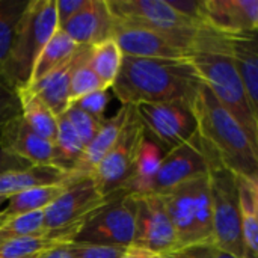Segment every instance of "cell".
<instances>
[{"instance_id": "obj_1", "label": "cell", "mask_w": 258, "mask_h": 258, "mask_svg": "<svg viewBox=\"0 0 258 258\" xmlns=\"http://www.w3.org/2000/svg\"><path fill=\"white\" fill-rule=\"evenodd\" d=\"M203 85L189 60L122 56L112 89L122 106L166 101L194 104Z\"/></svg>"}, {"instance_id": "obj_2", "label": "cell", "mask_w": 258, "mask_h": 258, "mask_svg": "<svg viewBox=\"0 0 258 258\" xmlns=\"http://www.w3.org/2000/svg\"><path fill=\"white\" fill-rule=\"evenodd\" d=\"M194 112L198 124V141L206 154L209 171L213 166H224L234 175L258 178V145L219 104L206 85L194 101Z\"/></svg>"}, {"instance_id": "obj_3", "label": "cell", "mask_w": 258, "mask_h": 258, "mask_svg": "<svg viewBox=\"0 0 258 258\" xmlns=\"http://www.w3.org/2000/svg\"><path fill=\"white\" fill-rule=\"evenodd\" d=\"M56 30V0H29L3 70V79L17 91L29 85L35 62Z\"/></svg>"}, {"instance_id": "obj_4", "label": "cell", "mask_w": 258, "mask_h": 258, "mask_svg": "<svg viewBox=\"0 0 258 258\" xmlns=\"http://www.w3.org/2000/svg\"><path fill=\"white\" fill-rule=\"evenodd\" d=\"M177 234L178 249L213 245L209 178L201 177L159 194Z\"/></svg>"}, {"instance_id": "obj_5", "label": "cell", "mask_w": 258, "mask_h": 258, "mask_svg": "<svg viewBox=\"0 0 258 258\" xmlns=\"http://www.w3.org/2000/svg\"><path fill=\"white\" fill-rule=\"evenodd\" d=\"M187 60L219 104L242 125L251 141L258 145V116L248 103L246 92L230 54L203 51L194 53Z\"/></svg>"}, {"instance_id": "obj_6", "label": "cell", "mask_w": 258, "mask_h": 258, "mask_svg": "<svg viewBox=\"0 0 258 258\" xmlns=\"http://www.w3.org/2000/svg\"><path fill=\"white\" fill-rule=\"evenodd\" d=\"M136 197L121 190L110 195L77 230L71 242L130 248L135 237Z\"/></svg>"}, {"instance_id": "obj_7", "label": "cell", "mask_w": 258, "mask_h": 258, "mask_svg": "<svg viewBox=\"0 0 258 258\" xmlns=\"http://www.w3.org/2000/svg\"><path fill=\"white\" fill-rule=\"evenodd\" d=\"M107 200L91 177L67 183L62 195L44 210V233L71 242L79 227Z\"/></svg>"}, {"instance_id": "obj_8", "label": "cell", "mask_w": 258, "mask_h": 258, "mask_svg": "<svg viewBox=\"0 0 258 258\" xmlns=\"http://www.w3.org/2000/svg\"><path fill=\"white\" fill-rule=\"evenodd\" d=\"M207 178L212 203L213 246L237 258H245L236 175L224 166H213Z\"/></svg>"}, {"instance_id": "obj_9", "label": "cell", "mask_w": 258, "mask_h": 258, "mask_svg": "<svg viewBox=\"0 0 258 258\" xmlns=\"http://www.w3.org/2000/svg\"><path fill=\"white\" fill-rule=\"evenodd\" d=\"M142 138L144 127L136 115L135 106H130L127 119L115 144L91 175L103 197H110L124 190L133 174Z\"/></svg>"}, {"instance_id": "obj_10", "label": "cell", "mask_w": 258, "mask_h": 258, "mask_svg": "<svg viewBox=\"0 0 258 258\" xmlns=\"http://www.w3.org/2000/svg\"><path fill=\"white\" fill-rule=\"evenodd\" d=\"M136 115L145 130L168 153L190 142L198 133L194 104L186 101L136 104Z\"/></svg>"}, {"instance_id": "obj_11", "label": "cell", "mask_w": 258, "mask_h": 258, "mask_svg": "<svg viewBox=\"0 0 258 258\" xmlns=\"http://www.w3.org/2000/svg\"><path fill=\"white\" fill-rule=\"evenodd\" d=\"M113 23L168 33H187L203 29L175 11L168 0H107Z\"/></svg>"}, {"instance_id": "obj_12", "label": "cell", "mask_w": 258, "mask_h": 258, "mask_svg": "<svg viewBox=\"0 0 258 258\" xmlns=\"http://www.w3.org/2000/svg\"><path fill=\"white\" fill-rule=\"evenodd\" d=\"M132 246L159 255H166L178 249L174 225L159 195L136 197L135 237Z\"/></svg>"}, {"instance_id": "obj_13", "label": "cell", "mask_w": 258, "mask_h": 258, "mask_svg": "<svg viewBox=\"0 0 258 258\" xmlns=\"http://www.w3.org/2000/svg\"><path fill=\"white\" fill-rule=\"evenodd\" d=\"M207 175L209 163L197 135L190 142L183 144L165 154L153 178L148 195H159L178 184Z\"/></svg>"}, {"instance_id": "obj_14", "label": "cell", "mask_w": 258, "mask_h": 258, "mask_svg": "<svg viewBox=\"0 0 258 258\" xmlns=\"http://www.w3.org/2000/svg\"><path fill=\"white\" fill-rule=\"evenodd\" d=\"M0 148L33 166H53L59 169L54 144L30 130L21 116L11 121L2 130Z\"/></svg>"}, {"instance_id": "obj_15", "label": "cell", "mask_w": 258, "mask_h": 258, "mask_svg": "<svg viewBox=\"0 0 258 258\" xmlns=\"http://www.w3.org/2000/svg\"><path fill=\"white\" fill-rule=\"evenodd\" d=\"M59 29L77 45L94 47L103 41L112 39L115 23L107 0H86L85 6Z\"/></svg>"}, {"instance_id": "obj_16", "label": "cell", "mask_w": 258, "mask_h": 258, "mask_svg": "<svg viewBox=\"0 0 258 258\" xmlns=\"http://www.w3.org/2000/svg\"><path fill=\"white\" fill-rule=\"evenodd\" d=\"M209 27L222 35L257 33V0H204Z\"/></svg>"}, {"instance_id": "obj_17", "label": "cell", "mask_w": 258, "mask_h": 258, "mask_svg": "<svg viewBox=\"0 0 258 258\" xmlns=\"http://www.w3.org/2000/svg\"><path fill=\"white\" fill-rule=\"evenodd\" d=\"M230 57L243 85L248 103L258 116V39L257 33L228 36Z\"/></svg>"}, {"instance_id": "obj_18", "label": "cell", "mask_w": 258, "mask_h": 258, "mask_svg": "<svg viewBox=\"0 0 258 258\" xmlns=\"http://www.w3.org/2000/svg\"><path fill=\"white\" fill-rule=\"evenodd\" d=\"M128 109H130V106H121V109L112 118L106 119L101 124L98 133L85 147V151H83L80 160L73 168V171L68 174L67 183L92 175L94 169L98 166V163L104 159V156L107 154L110 147L115 144V141H116V138H118V135H119V132H121L125 119H127Z\"/></svg>"}, {"instance_id": "obj_19", "label": "cell", "mask_w": 258, "mask_h": 258, "mask_svg": "<svg viewBox=\"0 0 258 258\" xmlns=\"http://www.w3.org/2000/svg\"><path fill=\"white\" fill-rule=\"evenodd\" d=\"M245 258H258V178L236 175Z\"/></svg>"}, {"instance_id": "obj_20", "label": "cell", "mask_w": 258, "mask_h": 258, "mask_svg": "<svg viewBox=\"0 0 258 258\" xmlns=\"http://www.w3.org/2000/svg\"><path fill=\"white\" fill-rule=\"evenodd\" d=\"M73 57L56 70L45 74L44 77L26 86V89L35 94L56 116L63 113L70 107V77Z\"/></svg>"}, {"instance_id": "obj_21", "label": "cell", "mask_w": 258, "mask_h": 258, "mask_svg": "<svg viewBox=\"0 0 258 258\" xmlns=\"http://www.w3.org/2000/svg\"><path fill=\"white\" fill-rule=\"evenodd\" d=\"M166 151L162 148L159 142H156L148 133L144 130V138L139 147V153L136 157V163L133 168V174L125 184L124 190L135 195H148L153 178L165 157Z\"/></svg>"}, {"instance_id": "obj_22", "label": "cell", "mask_w": 258, "mask_h": 258, "mask_svg": "<svg viewBox=\"0 0 258 258\" xmlns=\"http://www.w3.org/2000/svg\"><path fill=\"white\" fill-rule=\"evenodd\" d=\"M67 174L53 166H30L0 175V197H12L36 186H51L67 183Z\"/></svg>"}, {"instance_id": "obj_23", "label": "cell", "mask_w": 258, "mask_h": 258, "mask_svg": "<svg viewBox=\"0 0 258 258\" xmlns=\"http://www.w3.org/2000/svg\"><path fill=\"white\" fill-rule=\"evenodd\" d=\"M67 183L51 184V186H36L26 189L20 194H15L8 198L5 209L2 210V218L9 219L15 216H23L33 212L45 210L56 198L62 195Z\"/></svg>"}, {"instance_id": "obj_24", "label": "cell", "mask_w": 258, "mask_h": 258, "mask_svg": "<svg viewBox=\"0 0 258 258\" xmlns=\"http://www.w3.org/2000/svg\"><path fill=\"white\" fill-rule=\"evenodd\" d=\"M18 97L21 103V118L26 125L41 138L54 144L57 116L35 94L29 92L26 88L18 89Z\"/></svg>"}, {"instance_id": "obj_25", "label": "cell", "mask_w": 258, "mask_h": 258, "mask_svg": "<svg viewBox=\"0 0 258 258\" xmlns=\"http://www.w3.org/2000/svg\"><path fill=\"white\" fill-rule=\"evenodd\" d=\"M77 47L79 45L62 29L57 27V30L51 35V38L48 39V42L39 53V56L33 65L29 83L44 77L50 71L56 70L57 67H60L62 63L70 60L73 57V54L76 53Z\"/></svg>"}, {"instance_id": "obj_26", "label": "cell", "mask_w": 258, "mask_h": 258, "mask_svg": "<svg viewBox=\"0 0 258 258\" xmlns=\"http://www.w3.org/2000/svg\"><path fill=\"white\" fill-rule=\"evenodd\" d=\"M89 54L91 47L88 45H79L74 53L70 77V104L94 91L106 89L89 63Z\"/></svg>"}, {"instance_id": "obj_27", "label": "cell", "mask_w": 258, "mask_h": 258, "mask_svg": "<svg viewBox=\"0 0 258 258\" xmlns=\"http://www.w3.org/2000/svg\"><path fill=\"white\" fill-rule=\"evenodd\" d=\"M29 0H0V76L11 56L17 29Z\"/></svg>"}, {"instance_id": "obj_28", "label": "cell", "mask_w": 258, "mask_h": 258, "mask_svg": "<svg viewBox=\"0 0 258 258\" xmlns=\"http://www.w3.org/2000/svg\"><path fill=\"white\" fill-rule=\"evenodd\" d=\"M121 60L122 53L113 38L91 47L89 63L106 89L112 88L119 73Z\"/></svg>"}, {"instance_id": "obj_29", "label": "cell", "mask_w": 258, "mask_h": 258, "mask_svg": "<svg viewBox=\"0 0 258 258\" xmlns=\"http://www.w3.org/2000/svg\"><path fill=\"white\" fill-rule=\"evenodd\" d=\"M60 243H67V242L59 237L48 236V234H36V236L12 239V240L0 243V258L36 257L38 254Z\"/></svg>"}, {"instance_id": "obj_30", "label": "cell", "mask_w": 258, "mask_h": 258, "mask_svg": "<svg viewBox=\"0 0 258 258\" xmlns=\"http://www.w3.org/2000/svg\"><path fill=\"white\" fill-rule=\"evenodd\" d=\"M44 233V210L33 212L23 216L5 219L0 225V243L20 239L26 236H36Z\"/></svg>"}, {"instance_id": "obj_31", "label": "cell", "mask_w": 258, "mask_h": 258, "mask_svg": "<svg viewBox=\"0 0 258 258\" xmlns=\"http://www.w3.org/2000/svg\"><path fill=\"white\" fill-rule=\"evenodd\" d=\"M63 116L68 119V122L71 124V127L76 130V133L79 135V138L82 139V142L85 144V147L94 139V136L98 133L101 124L106 121H100L94 116H91L89 113L77 109L76 106H70L65 112Z\"/></svg>"}, {"instance_id": "obj_32", "label": "cell", "mask_w": 258, "mask_h": 258, "mask_svg": "<svg viewBox=\"0 0 258 258\" xmlns=\"http://www.w3.org/2000/svg\"><path fill=\"white\" fill-rule=\"evenodd\" d=\"M21 116L18 91L0 76V133L15 118Z\"/></svg>"}, {"instance_id": "obj_33", "label": "cell", "mask_w": 258, "mask_h": 258, "mask_svg": "<svg viewBox=\"0 0 258 258\" xmlns=\"http://www.w3.org/2000/svg\"><path fill=\"white\" fill-rule=\"evenodd\" d=\"M107 103H109V95H107V91L106 89H100V91H94L82 98H79L77 101L71 103L70 106H76L77 109L89 113L91 116L100 119V121H104V112H106V107H107Z\"/></svg>"}, {"instance_id": "obj_34", "label": "cell", "mask_w": 258, "mask_h": 258, "mask_svg": "<svg viewBox=\"0 0 258 258\" xmlns=\"http://www.w3.org/2000/svg\"><path fill=\"white\" fill-rule=\"evenodd\" d=\"M73 258H121L127 248L103 246V245H88L70 242Z\"/></svg>"}, {"instance_id": "obj_35", "label": "cell", "mask_w": 258, "mask_h": 258, "mask_svg": "<svg viewBox=\"0 0 258 258\" xmlns=\"http://www.w3.org/2000/svg\"><path fill=\"white\" fill-rule=\"evenodd\" d=\"M168 2L175 11H178L183 17H186L192 23L201 27H209L206 9H204V0H168Z\"/></svg>"}, {"instance_id": "obj_36", "label": "cell", "mask_w": 258, "mask_h": 258, "mask_svg": "<svg viewBox=\"0 0 258 258\" xmlns=\"http://www.w3.org/2000/svg\"><path fill=\"white\" fill-rule=\"evenodd\" d=\"M86 0H56V18L57 27L68 23L83 6Z\"/></svg>"}, {"instance_id": "obj_37", "label": "cell", "mask_w": 258, "mask_h": 258, "mask_svg": "<svg viewBox=\"0 0 258 258\" xmlns=\"http://www.w3.org/2000/svg\"><path fill=\"white\" fill-rule=\"evenodd\" d=\"M30 166L33 165L0 148V175L8 174V172H15V171H24Z\"/></svg>"}, {"instance_id": "obj_38", "label": "cell", "mask_w": 258, "mask_h": 258, "mask_svg": "<svg viewBox=\"0 0 258 258\" xmlns=\"http://www.w3.org/2000/svg\"><path fill=\"white\" fill-rule=\"evenodd\" d=\"M213 245H194L175 249L169 254H166L165 258H210Z\"/></svg>"}, {"instance_id": "obj_39", "label": "cell", "mask_w": 258, "mask_h": 258, "mask_svg": "<svg viewBox=\"0 0 258 258\" xmlns=\"http://www.w3.org/2000/svg\"><path fill=\"white\" fill-rule=\"evenodd\" d=\"M36 258H73L71 248H70V242L56 245V246H53V248L41 252V254H38Z\"/></svg>"}, {"instance_id": "obj_40", "label": "cell", "mask_w": 258, "mask_h": 258, "mask_svg": "<svg viewBox=\"0 0 258 258\" xmlns=\"http://www.w3.org/2000/svg\"><path fill=\"white\" fill-rule=\"evenodd\" d=\"M121 258H165V255H159V254H154V252H150V251H145L141 248L130 246L125 249V252L121 255Z\"/></svg>"}, {"instance_id": "obj_41", "label": "cell", "mask_w": 258, "mask_h": 258, "mask_svg": "<svg viewBox=\"0 0 258 258\" xmlns=\"http://www.w3.org/2000/svg\"><path fill=\"white\" fill-rule=\"evenodd\" d=\"M210 258H237V257H236V255H233V254H230V252H225V251H222V249H219V248H216V246H213V248H212Z\"/></svg>"}, {"instance_id": "obj_42", "label": "cell", "mask_w": 258, "mask_h": 258, "mask_svg": "<svg viewBox=\"0 0 258 258\" xmlns=\"http://www.w3.org/2000/svg\"><path fill=\"white\" fill-rule=\"evenodd\" d=\"M6 201H8V198H6V197H0V216H2V210L5 209Z\"/></svg>"}, {"instance_id": "obj_43", "label": "cell", "mask_w": 258, "mask_h": 258, "mask_svg": "<svg viewBox=\"0 0 258 258\" xmlns=\"http://www.w3.org/2000/svg\"><path fill=\"white\" fill-rule=\"evenodd\" d=\"M3 221H5V219H3V218H2V216H0V225H2V224H3Z\"/></svg>"}, {"instance_id": "obj_44", "label": "cell", "mask_w": 258, "mask_h": 258, "mask_svg": "<svg viewBox=\"0 0 258 258\" xmlns=\"http://www.w3.org/2000/svg\"><path fill=\"white\" fill-rule=\"evenodd\" d=\"M30 258H36V257H30Z\"/></svg>"}]
</instances>
